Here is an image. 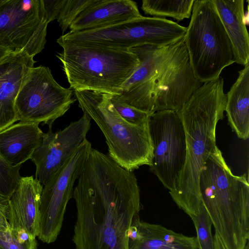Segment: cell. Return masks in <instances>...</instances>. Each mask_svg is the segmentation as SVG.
Returning <instances> with one entry per match:
<instances>
[{
  "mask_svg": "<svg viewBox=\"0 0 249 249\" xmlns=\"http://www.w3.org/2000/svg\"><path fill=\"white\" fill-rule=\"evenodd\" d=\"M72 197L75 249H129V229L142 209L133 172L92 148Z\"/></svg>",
  "mask_w": 249,
  "mask_h": 249,
  "instance_id": "6da1fadb",
  "label": "cell"
},
{
  "mask_svg": "<svg viewBox=\"0 0 249 249\" xmlns=\"http://www.w3.org/2000/svg\"><path fill=\"white\" fill-rule=\"evenodd\" d=\"M140 65L122 85L118 100L153 113L179 110L202 85L194 75L183 39L165 46L143 45L130 48Z\"/></svg>",
  "mask_w": 249,
  "mask_h": 249,
  "instance_id": "7a4b0ae2",
  "label": "cell"
},
{
  "mask_svg": "<svg viewBox=\"0 0 249 249\" xmlns=\"http://www.w3.org/2000/svg\"><path fill=\"white\" fill-rule=\"evenodd\" d=\"M227 94L221 76L202 83L177 111L186 140L184 164L169 194L178 207L191 218L201 204L200 172L216 145L215 131L224 118Z\"/></svg>",
  "mask_w": 249,
  "mask_h": 249,
  "instance_id": "3957f363",
  "label": "cell"
},
{
  "mask_svg": "<svg viewBox=\"0 0 249 249\" xmlns=\"http://www.w3.org/2000/svg\"><path fill=\"white\" fill-rule=\"evenodd\" d=\"M201 202L226 249H244L249 239L247 175L235 176L217 146L200 172Z\"/></svg>",
  "mask_w": 249,
  "mask_h": 249,
  "instance_id": "277c9868",
  "label": "cell"
},
{
  "mask_svg": "<svg viewBox=\"0 0 249 249\" xmlns=\"http://www.w3.org/2000/svg\"><path fill=\"white\" fill-rule=\"evenodd\" d=\"M58 44L62 51L56 56L73 91L117 94L140 65L137 56L128 49L71 43Z\"/></svg>",
  "mask_w": 249,
  "mask_h": 249,
  "instance_id": "5b68a950",
  "label": "cell"
},
{
  "mask_svg": "<svg viewBox=\"0 0 249 249\" xmlns=\"http://www.w3.org/2000/svg\"><path fill=\"white\" fill-rule=\"evenodd\" d=\"M73 93L79 107L102 132L108 155L115 162L132 172L142 165H150L153 144L148 122L139 125L127 122L114 107L111 94L89 90Z\"/></svg>",
  "mask_w": 249,
  "mask_h": 249,
  "instance_id": "8992f818",
  "label": "cell"
},
{
  "mask_svg": "<svg viewBox=\"0 0 249 249\" xmlns=\"http://www.w3.org/2000/svg\"><path fill=\"white\" fill-rule=\"evenodd\" d=\"M183 39L193 73L202 83L216 79L234 63L231 41L213 0H194Z\"/></svg>",
  "mask_w": 249,
  "mask_h": 249,
  "instance_id": "52a82bcc",
  "label": "cell"
},
{
  "mask_svg": "<svg viewBox=\"0 0 249 249\" xmlns=\"http://www.w3.org/2000/svg\"><path fill=\"white\" fill-rule=\"evenodd\" d=\"M186 31V27L166 18L142 16L100 28L69 32L56 42L123 49L146 45L162 47L182 40Z\"/></svg>",
  "mask_w": 249,
  "mask_h": 249,
  "instance_id": "ba28073f",
  "label": "cell"
},
{
  "mask_svg": "<svg viewBox=\"0 0 249 249\" xmlns=\"http://www.w3.org/2000/svg\"><path fill=\"white\" fill-rule=\"evenodd\" d=\"M73 91L60 86L47 67H34L17 96L15 107L18 121L42 123L52 127L76 100Z\"/></svg>",
  "mask_w": 249,
  "mask_h": 249,
  "instance_id": "9c48e42d",
  "label": "cell"
},
{
  "mask_svg": "<svg viewBox=\"0 0 249 249\" xmlns=\"http://www.w3.org/2000/svg\"><path fill=\"white\" fill-rule=\"evenodd\" d=\"M92 148L91 143L85 139L43 186L40 197L37 236L42 242L50 244L57 239L67 205L73 196L74 183L83 171Z\"/></svg>",
  "mask_w": 249,
  "mask_h": 249,
  "instance_id": "30bf717a",
  "label": "cell"
},
{
  "mask_svg": "<svg viewBox=\"0 0 249 249\" xmlns=\"http://www.w3.org/2000/svg\"><path fill=\"white\" fill-rule=\"evenodd\" d=\"M48 24L42 0H7L0 7V45L34 57L44 48Z\"/></svg>",
  "mask_w": 249,
  "mask_h": 249,
  "instance_id": "8fae6325",
  "label": "cell"
},
{
  "mask_svg": "<svg viewBox=\"0 0 249 249\" xmlns=\"http://www.w3.org/2000/svg\"><path fill=\"white\" fill-rule=\"evenodd\" d=\"M148 125L153 144L149 168L170 191L174 188L185 160L183 124L176 111L162 110L150 116Z\"/></svg>",
  "mask_w": 249,
  "mask_h": 249,
  "instance_id": "7c38bea8",
  "label": "cell"
},
{
  "mask_svg": "<svg viewBox=\"0 0 249 249\" xmlns=\"http://www.w3.org/2000/svg\"><path fill=\"white\" fill-rule=\"evenodd\" d=\"M90 120L84 113L78 120L71 122L63 130L53 133L49 127L44 133L41 144L31 159L36 167L35 178L43 186L87 139Z\"/></svg>",
  "mask_w": 249,
  "mask_h": 249,
  "instance_id": "4fadbf2b",
  "label": "cell"
},
{
  "mask_svg": "<svg viewBox=\"0 0 249 249\" xmlns=\"http://www.w3.org/2000/svg\"><path fill=\"white\" fill-rule=\"evenodd\" d=\"M36 62L23 51H14L0 62V131L18 121L16 99Z\"/></svg>",
  "mask_w": 249,
  "mask_h": 249,
  "instance_id": "5bb4252c",
  "label": "cell"
},
{
  "mask_svg": "<svg viewBox=\"0 0 249 249\" xmlns=\"http://www.w3.org/2000/svg\"><path fill=\"white\" fill-rule=\"evenodd\" d=\"M43 186L33 176L21 177L8 202V221L14 230H23L36 238L39 234L40 197Z\"/></svg>",
  "mask_w": 249,
  "mask_h": 249,
  "instance_id": "9a60e30c",
  "label": "cell"
},
{
  "mask_svg": "<svg viewBox=\"0 0 249 249\" xmlns=\"http://www.w3.org/2000/svg\"><path fill=\"white\" fill-rule=\"evenodd\" d=\"M129 249H199L196 237H190L159 224L134 218L128 231Z\"/></svg>",
  "mask_w": 249,
  "mask_h": 249,
  "instance_id": "2e32d148",
  "label": "cell"
},
{
  "mask_svg": "<svg viewBox=\"0 0 249 249\" xmlns=\"http://www.w3.org/2000/svg\"><path fill=\"white\" fill-rule=\"evenodd\" d=\"M142 16L137 3L131 0H96L72 22L71 32L100 28Z\"/></svg>",
  "mask_w": 249,
  "mask_h": 249,
  "instance_id": "e0dca14e",
  "label": "cell"
},
{
  "mask_svg": "<svg viewBox=\"0 0 249 249\" xmlns=\"http://www.w3.org/2000/svg\"><path fill=\"white\" fill-rule=\"evenodd\" d=\"M38 125L19 122L0 131V154L9 164L19 166L31 160L44 134Z\"/></svg>",
  "mask_w": 249,
  "mask_h": 249,
  "instance_id": "ac0fdd59",
  "label": "cell"
},
{
  "mask_svg": "<svg viewBox=\"0 0 249 249\" xmlns=\"http://www.w3.org/2000/svg\"><path fill=\"white\" fill-rule=\"evenodd\" d=\"M231 41L234 63H249V36L244 0H213Z\"/></svg>",
  "mask_w": 249,
  "mask_h": 249,
  "instance_id": "d6986e66",
  "label": "cell"
},
{
  "mask_svg": "<svg viewBox=\"0 0 249 249\" xmlns=\"http://www.w3.org/2000/svg\"><path fill=\"white\" fill-rule=\"evenodd\" d=\"M225 111L229 124L238 137H249V63L238 71V76L227 94Z\"/></svg>",
  "mask_w": 249,
  "mask_h": 249,
  "instance_id": "ffe728a7",
  "label": "cell"
},
{
  "mask_svg": "<svg viewBox=\"0 0 249 249\" xmlns=\"http://www.w3.org/2000/svg\"><path fill=\"white\" fill-rule=\"evenodd\" d=\"M194 0H143L142 9L153 17H170L178 21L191 16Z\"/></svg>",
  "mask_w": 249,
  "mask_h": 249,
  "instance_id": "44dd1931",
  "label": "cell"
},
{
  "mask_svg": "<svg viewBox=\"0 0 249 249\" xmlns=\"http://www.w3.org/2000/svg\"><path fill=\"white\" fill-rule=\"evenodd\" d=\"M36 238L23 230L0 229V249H36Z\"/></svg>",
  "mask_w": 249,
  "mask_h": 249,
  "instance_id": "7402d4cb",
  "label": "cell"
},
{
  "mask_svg": "<svg viewBox=\"0 0 249 249\" xmlns=\"http://www.w3.org/2000/svg\"><path fill=\"white\" fill-rule=\"evenodd\" d=\"M191 218L196 231L199 249H214V237L212 233V222L202 203L198 213Z\"/></svg>",
  "mask_w": 249,
  "mask_h": 249,
  "instance_id": "603a6c76",
  "label": "cell"
},
{
  "mask_svg": "<svg viewBox=\"0 0 249 249\" xmlns=\"http://www.w3.org/2000/svg\"><path fill=\"white\" fill-rule=\"evenodd\" d=\"M20 167L12 166L0 154V200L8 201L17 189L21 177Z\"/></svg>",
  "mask_w": 249,
  "mask_h": 249,
  "instance_id": "cb8c5ba5",
  "label": "cell"
},
{
  "mask_svg": "<svg viewBox=\"0 0 249 249\" xmlns=\"http://www.w3.org/2000/svg\"><path fill=\"white\" fill-rule=\"evenodd\" d=\"M96 0H66L57 20L63 32L70 27L77 17Z\"/></svg>",
  "mask_w": 249,
  "mask_h": 249,
  "instance_id": "d4e9b609",
  "label": "cell"
},
{
  "mask_svg": "<svg viewBox=\"0 0 249 249\" xmlns=\"http://www.w3.org/2000/svg\"><path fill=\"white\" fill-rule=\"evenodd\" d=\"M111 102L118 114L128 123L139 125L147 123L153 113H148L118 100L111 94Z\"/></svg>",
  "mask_w": 249,
  "mask_h": 249,
  "instance_id": "484cf974",
  "label": "cell"
},
{
  "mask_svg": "<svg viewBox=\"0 0 249 249\" xmlns=\"http://www.w3.org/2000/svg\"><path fill=\"white\" fill-rule=\"evenodd\" d=\"M48 23L57 19L66 0H42Z\"/></svg>",
  "mask_w": 249,
  "mask_h": 249,
  "instance_id": "4316f807",
  "label": "cell"
},
{
  "mask_svg": "<svg viewBox=\"0 0 249 249\" xmlns=\"http://www.w3.org/2000/svg\"><path fill=\"white\" fill-rule=\"evenodd\" d=\"M8 202L0 200V229L8 228Z\"/></svg>",
  "mask_w": 249,
  "mask_h": 249,
  "instance_id": "83f0119b",
  "label": "cell"
},
{
  "mask_svg": "<svg viewBox=\"0 0 249 249\" xmlns=\"http://www.w3.org/2000/svg\"><path fill=\"white\" fill-rule=\"evenodd\" d=\"M214 237V249H226L221 238L215 232Z\"/></svg>",
  "mask_w": 249,
  "mask_h": 249,
  "instance_id": "f1b7e54d",
  "label": "cell"
},
{
  "mask_svg": "<svg viewBox=\"0 0 249 249\" xmlns=\"http://www.w3.org/2000/svg\"><path fill=\"white\" fill-rule=\"evenodd\" d=\"M13 52L9 48L0 45V62Z\"/></svg>",
  "mask_w": 249,
  "mask_h": 249,
  "instance_id": "f546056e",
  "label": "cell"
},
{
  "mask_svg": "<svg viewBox=\"0 0 249 249\" xmlns=\"http://www.w3.org/2000/svg\"><path fill=\"white\" fill-rule=\"evenodd\" d=\"M7 0H0V7L6 2Z\"/></svg>",
  "mask_w": 249,
  "mask_h": 249,
  "instance_id": "4dcf8cb0",
  "label": "cell"
},
{
  "mask_svg": "<svg viewBox=\"0 0 249 249\" xmlns=\"http://www.w3.org/2000/svg\"><path fill=\"white\" fill-rule=\"evenodd\" d=\"M244 249H249V241L247 243Z\"/></svg>",
  "mask_w": 249,
  "mask_h": 249,
  "instance_id": "1f68e13d",
  "label": "cell"
}]
</instances>
